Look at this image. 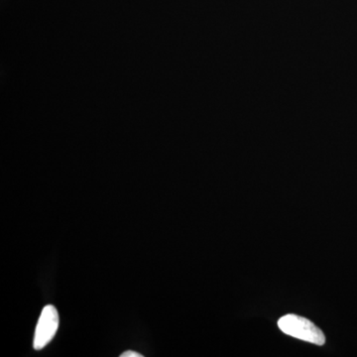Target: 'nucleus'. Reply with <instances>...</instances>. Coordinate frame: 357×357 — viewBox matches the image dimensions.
<instances>
[{"label": "nucleus", "instance_id": "obj_2", "mask_svg": "<svg viewBox=\"0 0 357 357\" xmlns=\"http://www.w3.org/2000/svg\"><path fill=\"white\" fill-rule=\"evenodd\" d=\"M59 328V314L57 310L52 305H48L42 310L38 324L35 330L33 347L36 351H41L55 337Z\"/></svg>", "mask_w": 357, "mask_h": 357}, {"label": "nucleus", "instance_id": "obj_1", "mask_svg": "<svg viewBox=\"0 0 357 357\" xmlns=\"http://www.w3.org/2000/svg\"><path fill=\"white\" fill-rule=\"evenodd\" d=\"M279 328L291 337L299 338L305 342L317 345H324L326 337L321 328H318L310 319L290 314L279 319Z\"/></svg>", "mask_w": 357, "mask_h": 357}, {"label": "nucleus", "instance_id": "obj_3", "mask_svg": "<svg viewBox=\"0 0 357 357\" xmlns=\"http://www.w3.org/2000/svg\"><path fill=\"white\" fill-rule=\"evenodd\" d=\"M121 357H142V356H141L140 354H138V352L128 351L123 352V354H121Z\"/></svg>", "mask_w": 357, "mask_h": 357}]
</instances>
